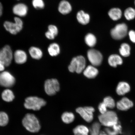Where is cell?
I'll use <instances>...</instances> for the list:
<instances>
[{"instance_id": "obj_10", "label": "cell", "mask_w": 135, "mask_h": 135, "mask_svg": "<svg viewBox=\"0 0 135 135\" xmlns=\"http://www.w3.org/2000/svg\"><path fill=\"white\" fill-rule=\"evenodd\" d=\"M16 82L15 77L8 71L2 72L0 73V85L10 88L14 85Z\"/></svg>"}, {"instance_id": "obj_6", "label": "cell", "mask_w": 135, "mask_h": 135, "mask_svg": "<svg viewBox=\"0 0 135 135\" xmlns=\"http://www.w3.org/2000/svg\"><path fill=\"white\" fill-rule=\"evenodd\" d=\"M127 25L124 23H119L111 30L110 35L115 40H120L124 38L128 33Z\"/></svg>"}, {"instance_id": "obj_34", "label": "cell", "mask_w": 135, "mask_h": 135, "mask_svg": "<svg viewBox=\"0 0 135 135\" xmlns=\"http://www.w3.org/2000/svg\"><path fill=\"white\" fill-rule=\"evenodd\" d=\"M33 6L37 9H42L45 7V4L43 0H33Z\"/></svg>"}, {"instance_id": "obj_37", "label": "cell", "mask_w": 135, "mask_h": 135, "mask_svg": "<svg viewBox=\"0 0 135 135\" xmlns=\"http://www.w3.org/2000/svg\"><path fill=\"white\" fill-rule=\"evenodd\" d=\"M6 66L4 64L2 61L0 60V72L4 71Z\"/></svg>"}, {"instance_id": "obj_33", "label": "cell", "mask_w": 135, "mask_h": 135, "mask_svg": "<svg viewBox=\"0 0 135 135\" xmlns=\"http://www.w3.org/2000/svg\"><path fill=\"white\" fill-rule=\"evenodd\" d=\"M8 120L7 114L4 112H0V126H6L8 124Z\"/></svg>"}, {"instance_id": "obj_14", "label": "cell", "mask_w": 135, "mask_h": 135, "mask_svg": "<svg viewBox=\"0 0 135 135\" xmlns=\"http://www.w3.org/2000/svg\"><path fill=\"white\" fill-rule=\"evenodd\" d=\"M58 11L63 15L69 14L72 10V7L70 2L66 0H63L60 2L58 6Z\"/></svg>"}, {"instance_id": "obj_35", "label": "cell", "mask_w": 135, "mask_h": 135, "mask_svg": "<svg viewBox=\"0 0 135 135\" xmlns=\"http://www.w3.org/2000/svg\"><path fill=\"white\" fill-rule=\"evenodd\" d=\"M107 107L103 102L100 103L98 106V109L101 114L105 113L107 111Z\"/></svg>"}, {"instance_id": "obj_13", "label": "cell", "mask_w": 135, "mask_h": 135, "mask_svg": "<svg viewBox=\"0 0 135 135\" xmlns=\"http://www.w3.org/2000/svg\"><path fill=\"white\" fill-rule=\"evenodd\" d=\"M134 105L131 100L126 97H124L118 101L116 104L117 109L119 110L126 111L132 107Z\"/></svg>"}, {"instance_id": "obj_32", "label": "cell", "mask_w": 135, "mask_h": 135, "mask_svg": "<svg viewBox=\"0 0 135 135\" xmlns=\"http://www.w3.org/2000/svg\"><path fill=\"white\" fill-rule=\"evenodd\" d=\"M103 102L106 107L110 109L114 108L115 106L114 99L110 97H108L104 98Z\"/></svg>"}, {"instance_id": "obj_2", "label": "cell", "mask_w": 135, "mask_h": 135, "mask_svg": "<svg viewBox=\"0 0 135 135\" xmlns=\"http://www.w3.org/2000/svg\"><path fill=\"white\" fill-rule=\"evenodd\" d=\"M98 119L101 124L107 127L114 126L118 123L117 114L113 111H107L105 113L100 114Z\"/></svg>"}, {"instance_id": "obj_9", "label": "cell", "mask_w": 135, "mask_h": 135, "mask_svg": "<svg viewBox=\"0 0 135 135\" xmlns=\"http://www.w3.org/2000/svg\"><path fill=\"white\" fill-rule=\"evenodd\" d=\"M13 58L12 51L9 45H6L0 50V60L4 63L6 66L10 65Z\"/></svg>"}, {"instance_id": "obj_40", "label": "cell", "mask_w": 135, "mask_h": 135, "mask_svg": "<svg viewBox=\"0 0 135 135\" xmlns=\"http://www.w3.org/2000/svg\"><path fill=\"white\" fill-rule=\"evenodd\" d=\"M134 4H135V1H134Z\"/></svg>"}, {"instance_id": "obj_1", "label": "cell", "mask_w": 135, "mask_h": 135, "mask_svg": "<svg viewBox=\"0 0 135 135\" xmlns=\"http://www.w3.org/2000/svg\"><path fill=\"white\" fill-rule=\"evenodd\" d=\"M22 124L27 130L32 133L38 132L41 128L38 119L32 114H27L23 118Z\"/></svg>"}, {"instance_id": "obj_17", "label": "cell", "mask_w": 135, "mask_h": 135, "mask_svg": "<svg viewBox=\"0 0 135 135\" xmlns=\"http://www.w3.org/2000/svg\"><path fill=\"white\" fill-rule=\"evenodd\" d=\"M130 89L129 84L127 83L121 82L118 84L116 91L118 95H123L129 92Z\"/></svg>"}, {"instance_id": "obj_26", "label": "cell", "mask_w": 135, "mask_h": 135, "mask_svg": "<svg viewBox=\"0 0 135 135\" xmlns=\"http://www.w3.org/2000/svg\"><path fill=\"white\" fill-rule=\"evenodd\" d=\"M61 119L63 122L66 124H69L73 122L75 116L73 113L66 112L62 115Z\"/></svg>"}, {"instance_id": "obj_39", "label": "cell", "mask_w": 135, "mask_h": 135, "mask_svg": "<svg viewBox=\"0 0 135 135\" xmlns=\"http://www.w3.org/2000/svg\"><path fill=\"white\" fill-rule=\"evenodd\" d=\"M99 135H108L106 133L104 132H101L100 134Z\"/></svg>"}, {"instance_id": "obj_19", "label": "cell", "mask_w": 135, "mask_h": 135, "mask_svg": "<svg viewBox=\"0 0 135 135\" xmlns=\"http://www.w3.org/2000/svg\"><path fill=\"white\" fill-rule=\"evenodd\" d=\"M111 19L114 21H117L122 16V11L119 8H111L108 13Z\"/></svg>"}, {"instance_id": "obj_3", "label": "cell", "mask_w": 135, "mask_h": 135, "mask_svg": "<svg viewBox=\"0 0 135 135\" xmlns=\"http://www.w3.org/2000/svg\"><path fill=\"white\" fill-rule=\"evenodd\" d=\"M46 102L44 99L36 97H30L25 99L24 105L25 108L35 111L40 110L46 105Z\"/></svg>"}, {"instance_id": "obj_36", "label": "cell", "mask_w": 135, "mask_h": 135, "mask_svg": "<svg viewBox=\"0 0 135 135\" xmlns=\"http://www.w3.org/2000/svg\"><path fill=\"white\" fill-rule=\"evenodd\" d=\"M128 35L131 41L133 43H135V31L131 30L129 31Z\"/></svg>"}, {"instance_id": "obj_41", "label": "cell", "mask_w": 135, "mask_h": 135, "mask_svg": "<svg viewBox=\"0 0 135 135\" xmlns=\"http://www.w3.org/2000/svg\"><path fill=\"white\" fill-rule=\"evenodd\" d=\"M17 1H19V0H17Z\"/></svg>"}, {"instance_id": "obj_25", "label": "cell", "mask_w": 135, "mask_h": 135, "mask_svg": "<svg viewBox=\"0 0 135 135\" xmlns=\"http://www.w3.org/2000/svg\"><path fill=\"white\" fill-rule=\"evenodd\" d=\"M2 98L7 102H11L15 98L14 94L12 91L9 89H5L2 94Z\"/></svg>"}, {"instance_id": "obj_4", "label": "cell", "mask_w": 135, "mask_h": 135, "mask_svg": "<svg viewBox=\"0 0 135 135\" xmlns=\"http://www.w3.org/2000/svg\"><path fill=\"white\" fill-rule=\"evenodd\" d=\"M23 21L19 17L14 18V22L6 21L4 22V26L5 29L11 34L16 35L22 29Z\"/></svg>"}, {"instance_id": "obj_18", "label": "cell", "mask_w": 135, "mask_h": 135, "mask_svg": "<svg viewBox=\"0 0 135 135\" xmlns=\"http://www.w3.org/2000/svg\"><path fill=\"white\" fill-rule=\"evenodd\" d=\"M83 71L84 75L89 79L94 78L97 76L99 73L97 69L91 65L88 66Z\"/></svg>"}, {"instance_id": "obj_31", "label": "cell", "mask_w": 135, "mask_h": 135, "mask_svg": "<svg viewBox=\"0 0 135 135\" xmlns=\"http://www.w3.org/2000/svg\"><path fill=\"white\" fill-rule=\"evenodd\" d=\"M101 125L100 123L96 122L93 124L89 129L90 135H99L100 133Z\"/></svg>"}, {"instance_id": "obj_28", "label": "cell", "mask_w": 135, "mask_h": 135, "mask_svg": "<svg viewBox=\"0 0 135 135\" xmlns=\"http://www.w3.org/2000/svg\"><path fill=\"white\" fill-rule=\"evenodd\" d=\"M97 41V38L95 36L91 33L87 34L85 36V43L89 47H93L95 46Z\"/></svg>"}, {"instance_id": "obj_20", "label": "cell", "mask_w": 135, "mask_h": 135, "mask_svg": "<svg viewBox=\"0 0 135 135\" xmlns=\"http://www.w3.org/2000/svg\"><path fill=\"white\" fill-rule=\"evenodd\" d=\"M48 30L45 33V36L50 40L54 39L58 34V28L55 25H50L48 26Z\"/></svg>"}, {"instance_id": "obj_38", "label": "cell", "mask_w": 135, "mask_h": 135, "mask_svg": "<svg viewBox=\"0 0 135 135\" xmlns=\"http://www.w3.org/2000/svg\"><path fill=\"white\" fill-rule=\"evenodd\" d=\"M3 11V7L2 4L0 2V17L2 15Z\"/></svg>"}, {"instance_id": "obj_15", "label": "cell", "mask_w": 135, "mask_h": 135, "mask_svg": "<svg viewBox=\"0 0 135 135\" xmlns=\"http://www.w3.org/2000/svg\"><path fill=\"white\" fill-rule=\"evenodd\" d=\"M15 61L18 64H22L26 62L27 58V55L23 50H18L15 52L13 55Z\"/></svg>"}, {"instance_id": "obj_7", "label": "cell", "mask_w": 135, "mask_h": 135, "mask_svg": "<svg viewBox=\"0 0 135 135\" xmlns=\"http://www.w3.org/2000/svg\"><path fill=\"white\" fill-rule=\"evenodd\" d=\"M76 111L87 122L90 123L93 119L94 113L95 111L93 107L91 106L78 107Z\"/></svg>"}, {"instance_id": "obj_11", "label": "cell", "mask_w": 135, "mask_h": 135, "mask_svg": "<svg viewBox=\"0 0 135 135\" xmlns=\"http://www.w3.org/2000/svg\"><path fill=\"white\" fill-rule=\"evenodd\" d=\"M88 58L89 61L94 66H98L101 65L103 60V56L100 52L91 49L87 53Z\"/></svg>"}, {"instance_id": "obj_29", "label": "cell", "mask_w": 135, "mask_h": 135, "mask_svg": "<svg viewBox=\"0 0 135 135\" xmlns=\"http://www.w3.org/2000/svg\"><path fill=\"white\" fill-rule=\"evenodd\" d=\"M131 47L127 44L124 43L121 45L119 51L120 55L124 57H127L130 55Z\"/></svg>"}, {"instance_id": "obj_30", "label": "cell", "mask_w": 135, "mask_h": 135, "mask_svg": "<svg viewBox=\"0 0 135 135\" xmlns=\"http://www.w3.org/2000/svg\"><path fill=\"white\" fill-rule=\"evenodd\" d=\"M124 16L128 21H131L135 18V9L132 7H129L124 11Z\"/></svg>"}, {"instance_id": "obj_23", "label": "cell", "mask_w": 135, "mask_h": 135, "mask_svg": "<svg viewBox=\"0 0 135 135\" xmlns=\"http://www.w3.org/2000/svg\"><path fill=\"white\" fill-rule=\"evenodd\" d=\"M73 132L74 135H89V129L87 127L80 125L74 128Z\"/></svg>"}, {"instance_id": "obj_12", "label": "cell", "mask_w": 135, "mask_h": 135, "mask_svg": "<svg viewBox=\"0 0 135 135\" xmlns=\"http://www.w3.org/2000/svg\"><path fill=\"white\" fill-rule=\"evenodd\" d=\"M13 13L18 17H23L27 14L28 8L26 4L23 3H18L15 5L13 8Z\"/></svg>"}, {"instance_id": "obj_21", "label": "cell", "mask_w": 135, "mask_h": 135, "mask_svg": "<svg viewBox=\"0 0 135 135\" xmlns=\"http://www.w3.org/2000/svg\"><path fill=\"white\" fill-rule=\"evenodd\" d=\"M108 63L111 66L116 67L118 65H122L123 63V60L119 55H112L109 57Z\"/></svg>"}, {"instance_id": "obj_16", "label": "cell", "mask_w": 135, "mask_h": 135, "mask_svg": "<svg viewBox=\"0 0 135 135\" xmlns=\"http://www.w3.org/2000/svg\"><path fill=\"white\" fill-rule=\"evenodd\" d=\"M76 18L80 24L85 25L89 22L90 18L88 13L84 12L83 11H80L77 13Z\"/></svg>"}, {"instance_id": "obj_5", "label": "cell", "mask_w": 135, "mask_h": 135, "mask_svg": "<svg viewBox=\"0 0 135 135\" xmlns=\"http://www.w3.org/2000/svg\"><path fill=\"white\" fill-rule=\"evenodd\" d=\"M85 58L82 56H78L72 59L68 69L70 72H75L77 73L80 74L85 69Z\"/></svg>"}, {"instance_id": "obj_8", "label": "cell", "mask_w": 135, "mask_h": 135, "mask_svg": "<svg viewBox=\"0 0 135 135\" xmlns=\"http://www.w3.org/2000/svg\"><path fill=\"white\" fill-rule=\"evenodd\" d=\"M60 84L56 79H49L45 81V91L48 95L50 96L55 95L60 90Z\"/></svg>"}, {"instance_id": "obj_27", "label": "cell", "mask_w": 135, "mask_h": 135, "mask_svg": "<svg viewBox=\"0 0 135 135\" xmlns=\"http://www.w3.org/2000/svg\"><path fill=\"white\" fill-rule=\"evenodd\" d=\"M48 51L50 55L52 56H55L60 53V48L58 44L53 43L50 45Z\"/></svg>"}, {"instance_id": "obj_24", "label": "cell", "mask_w": 135, "mask_h": 135, "mask_svg": "<svg viewBox=\"0 0 135 135\" xmlns=\"http://www.w3.org/2000/svg\"><path fill=\"white\" fill-rule=\"evenodd\" d=\"M29 53L33 58L39 60L42 58L43 53L40 49L35 47H32L29 50Z\"/></svg>"}, {"instance_id": "obj_22", "label": "cell", "mask_w": 135, "mask_h": 135, "mask_svg": "<svg viewBox=\"0 0 135 135\" xmlns=\"http://www.w3.org/2000/svg\"><path fill=\"white\" fill-rule=\"evenodd\" d=\"M105 130L108 135H118L121 132V127L118 123L114 126L106 128Z\"/></svg>"}]
</instances>
